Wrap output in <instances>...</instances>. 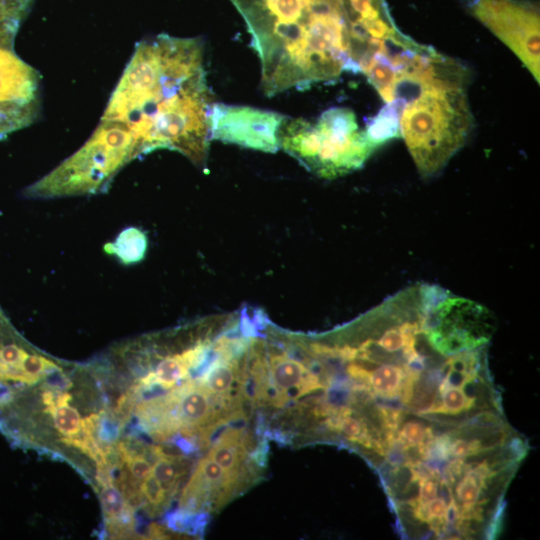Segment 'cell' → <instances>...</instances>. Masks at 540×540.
Returning a JSON list of instances; mask_svg holds the SVG:
<instances>
[{"label": "cell", "mask_w": 540, "mask_h": 540, "mask_svg": "<svg viewBox=\"0 0 540 540\" xmlns=\"http://www.w3.org/2000/svg\"><path fill=\"white\" fill-rule=\"evenodd\" d=\"M214 103L200 39L162 34L137 44L101 120L128 129L142 154L169 149L205 168Z\"/></svg>", "instance_id": "1"}, {"label": "cell", "mask_w": 540, "mask_h": 540, "mask_svg": "<svg viewBox=\"0 0 540 540\" xmlns=\"http://www.w3.org/2000/svg\"><path fill=\"white\" fill-rule=\"evenodd\" d=\"M243 17L267 96L356 73L352 22L341 0H230Z\"/></svg>", "instance_id": "2"}, {"label": "cell", "mask_w": 540, "mask_h": 540, "mask_svg": "<svg viewBox=\"0 0 540 540\" xmlns=\"http://www.w3.org/2000/svg\"><path fill=\"white\" fill-rule=\"evenodd\" d=\"M466 68L435 50L398 72L386 102L399 109V132L418 172H440L464 146L473 127Z\"/></svg>", "instance_id": "3"}, {"label": "cell", "mask_w": 540, "mask_h": 540, "mask_svg": "<svg viewBox=\"0 0 540 540\" xmlns=\"http://www.w3.org/2000/svg\"><path fill=\"white\" fill-rule=\"evenodd\" d=\"M279 148L309 172L335 179L361 168L379 147L348 108H330L318 119H284L278 132Z\"/></svg>", "instance_id": "4"}, {"label": "cell", "mask_w": 540, "mask_h": 540, "mask_svg": "<svg viewBox=\"0 0 540 540\" xmlns=\"http://www.w3.org/2000/svg\"><path fill=\"white\" fill-rule=\"evenodd\" d=\"M140 155L141 147L128 129L101 120L81 148L31 184L25 195L52 199L100 193L108 188L120 170Z\"/></svg>", "instance_id": "5"}, {"label": "cell", "mask_w": 540, "mask_h": 540, "mask_svg": "<svg viewBox=\"0 0 540 540\" xmlns=\"http://www.w3.org/2000/svg\"><path fill=\"white\" fill-rule=\"evenodd\" d=\"M472 15L514 52L539 82V12L516 0H471Z\"/></svg>", "instance_id": "6"}, {"label": "cell", "mask_w": 540, "mask_h": 540, "mask_svg": "<svg viewBox=\"0 0 540 540\" xmlns=\"http://www.w3.org/2000/svg\"><path fill=\"white\" fill-rule=\"evenodd\" d=\"M39 103L38 72L12 46H0V139L32 123Z\"/></svg>", "instance_id": "7"}, {"label": "cell", "mask_w": 540, "mask_h": 540, "mask_svg": "<svg viewBox=\"0 0 540 540\" xmlns=\"http://www.w3.org/2000/svg\"><path fill=\"white\" fill-rule=\"evenodd\" d=\"M285 118L273 111L214 103L211 140L274 153L279 149L278 132Z\"/></svg>", "instance_id": "8"}, {"label": "cell", "mask_w": 540, "mask_h": 540, "mask_svg": "<svg viewBox=\"0 0 540 540\" xmlns=\"http://www.w3.org/2000/svg\"><path fill=\"white\" fill-rule=\"evenodd\" d=\"M188 382L173 391L183 425L181 432L190 435L196 427L212 419L214 408L211 393L198 381L197 384Z\"/></svg>", "instance_id": "9"}, {"label": "cell", "mask_w": 540, "mask_h": 540, "mask_svg": "<svg viewBox=\"0 0 540 540\" xmlns=\"http://www.w3.org/2000/svg\"><path fill=\"white\" fill-rule=\"evenodd\" d=\"M263 347L268 355V360L266 357L265 360L269 366L271 381L275 387L281 392L297 388L299 394L309 374L307 363L302 359L299 360L289 355L286 351L278 349L271 352L265 346V343H263Z\"/></svg>", "instance_id": "10"}, {"label": "cell", "mask_w": 540, "mask_h": 540, "mask_svg": "<svg viewBox=\"0 0 540 540\" xmlns=\"http://www.w3.org/2000/svg\"><path fill=\"white\" fill-rule=\"evenodd\" d=\"M148 248V238L144 231L137 227H128L121 231L113 242L104 246L109 255H114L124 265L142 261Z\"/></svg>", "instance_id": "11"}, {"label": "cell", "mask_w": 540, "mask_h": 540, "mask_svg": "<svg viewBox=\"0 0 540 540\" xmlns=\"http://www.w3.org/2000/svg\"><path fill=\"white\" fill-rule=\"evenodd\" d=\"M183 468L180 456L159 457L152 467V475L161 483L166 491H171L177 485Z\"/></svg>", "instance_id": "12"}, {"label": "cell", "mask_w": 540, "mask_h": 540, "mask_svg": "<svg viewBox=\"0 0 540 540\" xmlns=\"http://www.w3.org/2000/svg\"><path fill=\"white\" fill-rule=\"evenodd\" d=\"M50 414L53 416L55 428L63 437H73L80 434L82 419L75 408L63 405L53 409Z\"/></svg>", "instance_id": "13"}, {"label": "cell", "mask_w": 540, "mask_h": 540, "mask_svg": "<svg viewBox=\"0 0 540 540\" xmlns=\"http://www.w3.org/2000/svg\"><path fill=\"white\" fill-rule=\"evenodd\" d=\"M139 489L151 510L156 511L166 501L167 491L152 473L140 482Z\"/></svg>", "instance_id": "14"}, {"label": "cell", "mask_w": 540, "mask_h": 540, "mask_svg": "<svg viewBox=\"0 0 540 540\" xmlns=\"http://www.w3.org/2000/svg\"><path fill=\"white\" fill-rule=\"evenodd\" d=\"M71 399L70 393L60 389L49 388L42 392V402L45 405V411L49 414L56 407L68 405Z\"/></svg>", "instance_id": "15"}, {"label": "cell", "mask_w": 540, "mask_h": 540, "mask_svg": "<svg viewBox=\"0 0 540 540\" xmlns=\"http://www.w3.org/2000/svg\"><path fill=\"white\" fill-rule=\"evenodd\" d=\"M318 368H320V370L322 372H324L325 374L326 373V366L323 365L322 363H320V361H318ZM328 369V368H327ZM331 371V370H330ZM328 375V374H327ZM329 376V375H328ZM334 379V378H333ZM327 385L328 383H324L322 384V388H325L327 389ZM326 399V398H325ZM314 412H315V415L317 417H320V418H324L327 414H328V405L326 403V400L321 404L319 405L317 408L314 409Z\"/></svg>", "instance_id": "16"}]
</instances>
